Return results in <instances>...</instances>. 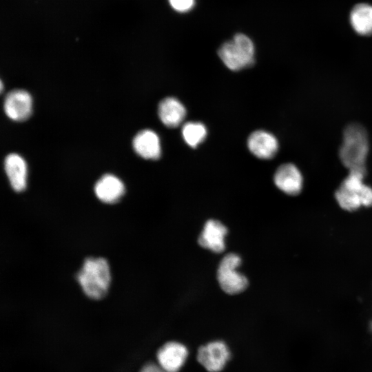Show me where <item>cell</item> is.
<instances>
[{"mask_svg": "<svg viewBox=\"0 0 372 372\" xmlns=\"http://www.w3.org/2000/svg\"><path fill=\"white\" fill-rule=\"evenodd\" d=\"M366 173V168L349 170L336 190L335 199L343 209L353 211L362 206H372V187L364 183Z\"/></svg>", "mask_w": 372, "mask_h": 372, "instance_id": "6da1fadb", "label": "cell"}, {"mask_svg": "<svg viewBox=\"0 0 372 372\" xmlns=\"http://www.w3.org/2000/svg\"><path fill=\"white\" fill-rule=\"evenodd\" d=\"M369 151L368 134L358 123L348 125L343 131V140L339 149V157L349 170L365 169Z\"/></svg>", "mask_w": 372, "mask_h": 372, "instance_id": "7a4b0ae2", "label": "cell"}, {"mask_svg": "<svg viewBox=\"0 0 372 372\" xmlns=\"http://www.w3.org/2000/svg\"><path fill=\"white\" fill-rule=\"evenodd\" d=\"M77 280L89 298L96 300L103 298L110 282V271L107 260L102 258H86L77 273Z\"/></svg>", "mask_w": 372, "mask_h": 372, "instance_id": "3957f363", "label": "cell"}, {"mask_svg": "<svg viewBox=\"0 0 372 372\" xmlns=\"http://www.w3.org/2000/svg\"><path fill=\"white\" fill-rule=\"evenodd\" d=\"M218 54L227 68L238 71L254 64L255 48L249 37L239 33L231 40L224 43L219 48Z\"/></svg>", "mask_w": 372, "mask_h": 372, "instance_id": "277c9868", "label": "cell"}, {"mask_svg": "<svg viewBox=\"0 0 372 372\" xmlns=\"http://www.w3.org/2000/svg\"><path fill=\"white\" fill-rule=\"evenodd\" d=\"M242 260L235 253L226 254L220 260L216 272V277L222 290L229 295L243 292L249 285L247 277L238 271Z\"/></svg>", "mask_w": 372, "mask_h": 372, "instance_id": "5b68a950", "label": "cell"}, {"mask_svg": "<svg viewBox=\"0 0 372 372\" xmlns=\"http://www.w3.org/2000/svg\"><path fill=\"white\" fill-rule=\"evenodd\" d=\"M229 358V351L222 341H214L202 346L198 351V361L209 372H218Z\"/></svg>", "mask_w": 372, "mask_h": 372, "instance_id": "8992f818", "label": "cell"}, {"mask_svg": "<svg viewBox=\"0 0 372 372\" xmlns=\"http://www.w3.org/2000/svg\"><path fill=\"white\" fill-rule=\"evenodd\" d=\"M228 232L227 227L215 219L208 220L198 236V243L203 248L220 254L225 249V238Z\"/></svg>", "mask_w": 372, "mask_h": 372, "instance_id": "52a82bcc", "label": "cell"}, {"mask_svg": "<svg viewBox=\"0 0 372 372\" xmlns=\"http://www.w3.org/2000/svg\"><path fill=\"white\" fill-rule=\"evenodd\" d=\"M273 182L280 190L290 196L300 194L303 187L302 175L292 163L281 165L275 172Z\"/></svg>", "mask_w": 372, "mask_h": 372, "instance_id": "ba28073f", "label": "cell"}, {"mask_svg": "<svg viewBox=\"0 0 372 372\" xmlns=\"http://www.w3.org/2000/svg\"><path fill=\"white\" fill-rule=\"evenodd\" d=\"M4 111L14 121L26 120L32 113V101L30 94L23 90H14L6 95Z\"/></svg>", "mask_w": 372, "mask_h": 372, "instance_id": "9c48e42d", "label": "cell"}, {"mask_svg": "<svg viewBox=\"0 0 372 372\" xmlns=\"http://www.w3.org/2000/svg\"><path fill=\"white\" fill-rule=\"evenodd\" d=\"M188 355L186 347L176 342L165 344L158 351L157 358L161 367L166 372H178Z\"/></svg>", "mask_w": 372, "mask_h": 372, "instance_id": "30bf717a", "label": "cell"}, {"mask_svg": "<svg viewBox=\"0 0 372 372\" xmlns=\"http://www.w3.org/2000/svg\"><path fill=\"white\" fill-rule=\"evenodd\" d=\"M249 151L260 159H271L278 150L276 136L265 130H257L250 134L247 140Z\"/></svg>", "mask_w": 372, "mask_h": 372, "instance_id": "8fae6325", "label": "cell"}, {"mask_svg": "<svg viewBox=\"0 0 372 372\" xmlns=\"http://www.w3.org/2000/svg\"><path fill=\"white\" fill-rule=\"evenodd\" d=\"M135 152L145 159L156 160L161 154L160 139L157 134L150 130L137 133L133 139Z\"/></svg>", "mask_w": 372, "mask_h": 372, "instance_id": "7c38bea8", "label": "cell"}, {"mask_svg": "<svg viewBox=\"0 0 372 372\" xmlns=\"http://www.w3.org/2000/svg\"><path fill=\"white\" fill-rule=\"evenodd\" d=\"M94 192L97 198L102 202L114 203L123 195L125 187L117 177L112 174H105L96 183Z\"/></svg>", "mask_w": 372, "mask_h": 372, "instance_id": "4fadbf2b", "label": "cell"}, {"mask_svg": "<svg viewBox=\"0 0 372 372\" xmlns=\"http://www.w3.org/2000/svg\"><path fill=\"white\" fill-rule=\"evenodd\" d=\"M158 112L161 122L168 127H178L186 116L185 106L174 97L163 99L158 105Z\"/></svg>", "mask_w": 372, "mask_h": 372, "instance_id": "5bb4252c", "label": "cell"}, {"mask_svg": "<svg viewBox=\"0 0 372 372\" xmlns=\"http://www.w3.org/2000/svg\"><path fill=\"white\" fill-rule=\"evenodd\" d=\"M5 170L12 189L21 192L26 187L27 166L24 159L17 154H10L5 159Z\"/></svg>", "mask_w": 372, "mask_h": 372, "instance_id": "9a60e30c", "label": "cell"}, {"mask_svg": "<svg viewBox=\"0 0 372 372\" xmlns=\"http://www.w3.org/2000/svg\"><path fill=\"white\" fill-rule=\"evenodd\" d=\"M353 30L361 35L372 34V6L362 3L355 6L350 14Z\"/></svg>", "mask_w": 372, "mask_h": 372, "instance_id": "2e32d148", "label": "cell"}, {"mask_svg": "<svg viewBox=\"0 0 372 372\" xmlns=\"http://www.w3.org/2000/svg\"><path fill=\"white\" fill-rule=\"evenodd\" d=\"M205 126L199 122H187L182 128V135L185 143L192 147H196L207 136Z\"/></svg>", "mask_w": 372, "mask_h": 372, "instance_id": "e0dca14e", "label": "cell"}, {"mask_svg": "<svg viewBox=\"0 0 372 372\" xmlns=\"http://www.w3.org/2000/svg\"><path fill=\"white\" fill-rule=\"evenodd\" d=\"M168 1L175 11L182 13L190 11L195 4V0H168Z\"/></svg>", "mask_w": 372, "mask_h": 372, "instance_id": "ac0fdd59", "label": "cell"}, {"mask_svg": "<svg viewBox=\"0 0 372 372\" xmlns=\"http://www.w3.org/2000/svg\"><path fill=\"white\" fill-rule=\"evenodd\" d=\"M141 372H166L161 367L154 364H148L142 369Z\"/></svg>", "mask_w": 372, "mask_h": 372, "instance_id": "d6986e66", "label": "cell"}]
</instances>
